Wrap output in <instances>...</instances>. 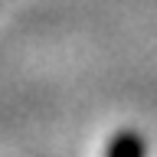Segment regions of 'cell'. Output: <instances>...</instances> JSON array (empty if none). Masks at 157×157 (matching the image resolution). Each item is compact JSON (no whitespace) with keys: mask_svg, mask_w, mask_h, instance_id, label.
<instances>
[{"mask_svg":"<svg viewBox=\"0 0 157 157\" xmlns=\"http://www.w3.org/2000/svg\"><path fill=\"white\" fill-rule=\"evenodd\" d=\"M108 157H144V141L134 134V131H128V134H118L111 141V151Z\"/></svg>","mask_w":157,"mask_h":157,"instance_id":"obj_1","label":"cell"}]
</instances>
